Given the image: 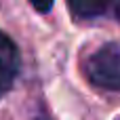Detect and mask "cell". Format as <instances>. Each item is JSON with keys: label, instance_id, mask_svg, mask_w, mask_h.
Wrapping results in <instances>:
<instances>
[{"label": "cell", "instance_id": "obj_2", "mask_svg": "<svg viewBox=\"0 0 120 120\" xmlns=\"http://www.w3.org/2000/svg\"><path fill=\"white\" fill-rule=\"evenodd\" d=\"M21 68V57L17 44L0 30V97L11 91Z\"/></svg>", "mask_w": 120, "mask_h": 120}, {"label": "cell", "instance_id": "obj_4", "mask_svg": "<svg viewBox=\"0 0 120 120\" xmlns=\"http://www.w3.org/2000/svg\"><path fill=\"white\" fill-rule=\"evenodd\" d=\"M30 2L38 13H49L53 8V0H30Z\"/></svg>", "mask_w": 120, "mask_h": 120}, {"label": "cell", "instance_id": "obj_1", "mask_svg": "<svg viewBox=\"0 0 120 120\" xmlns=\"http://www.w3.org/2000/svg\"><path fill=\"white\" fill-rule=\"evenodd\" d=\"M84 70L93 84L108 91H120V46L118 44L101 46L86 59Z\"/></svg>", "mask_w": 120, "mask_h": 120}, {"label": "cell", "instance_id": "obj_5", "mask_svg": "<svg viewBox=\"0 0 120 120\" xmlns=\"http://www.w3.org/2000/svg\"><path fill=\"white\" fill-rule=\"evenodd\" d=\"M36 120H49V118H46V116H38Z\"/></svg>", "mask_w": 120, "mask_h": 120}, {"label": "cell", "instance_id": "obj_3", "mask_svg": "<svg viewBox=\"0 0 120 120\" xmlns=\"http://www.w3.org/2000/svg\"><path fill=\"white\" fill-rule=\"evenodd\" d=\"M70 11L78 19H95L110 15L120 21V0H68Z\"/></svg>", "mask_w": 120, "mask_h": 120}]
</instances>
